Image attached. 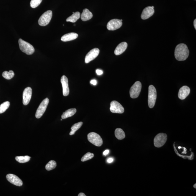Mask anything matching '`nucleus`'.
<instances>
[{
	"label": "nucleus",
	"instance_id": "obj_27",
	"mask_svg": "<svg viewBox=\"0 0 196 196\" xmlns=\"http://www.w3.org/2000/svg\"><path fill=\"white\" fill-rule=\"evenodd\" d=\"M10 106V103L9 101H6L0 105V114L5 112Z\"/></svg>",
	"mask_w": 196,
	"mask_h": 196
},
{
	"label": "nucleus",
	"instance_id": "obj_30",
	"mask_svg": "<svg viewBox=\"0 0 196 196\" xmlns=\"http://www.w3.org/2000/svg\"><path fill=\"white\" fill-rule=\"evenodd\" d=\"M96 73L98 75H102L103 74V71L102 70H96Z\"/></svg>",
	"mask_w": 196,
	"mask_h": 196
},
{
	"label": "nucleus",
	"instance_id": "obj_6",
	"mask_svg": "<svg viewBox=\"0 0 196 196\" xmlns=\"http://www.w3.org/2000/svg\"><path fill=\"white\" fill-rule=\"evenodd\" d=\"M52 16V12L48 10L40 17L38 20V24L40 26H45L47 25L51 21Z\"/></svg>",
	"mask_w": 196,
	"mask_h": 196
},
{
	"label": "nucleus",
	"instance_id": "obj_8",
	"mask_svg": "<svg viewBox=\"0 0 196 196\" xmlns=\"http://www.w3.org/2000/svg\"><path fill=\"white\" fill-rule=\"evenodd\" d=\"M49 102V99L46 98L41 103L36 113L35 117L37 118H40L43 115L46 111Z\"/></svg>",
	"mask_w": 196,
	"mask_h": 196
},
{
	"label": "nucleus",
	"instance_id": "obj_25",
	"mask_svg": "<svg viewBox=\"0 0 196 196\" xmlns=\"http://www.w3.org/2000/svg\"><path fill=\"white\" fill-rule=\"evenodd\" d=\"M15 74L13 71L10 70L9 72L4 71L2 73L3 77L7 80H10L14 76Z\"/></svg>",
	"mask_w": 196,
	"mask_h": 196
},
{
	"label": "nucleus",
	"instance_id": "obj_31",
	"mask_svg": "<svg viewBox=\"0 0 196 196\" xmlns=\"http://www.w3.org/2000/svg\"><path fill=\"white\" fill-rule=\"evenodd\" d=\"M90 83L93 84V85H96L97 84V81L95 80H92L90 81Z\"/></svg>",
	"mask_w": 196,
	"mask_h": 196
},
{
	"label": "nucleus",
	"instance_id": "obj_39",
	"mask_svg": "<svg viewBox=\"0 0 196 196\" xmlns=\"http://www.w3.org/2000/svg\"><path fill=\"white\" fill-rule=\"evenodd\" d=\"M62 118L61 119V121H62Z\"/></svg>",
	"mask_w": 196,
	"mask_h": 196
},
{
	"label": "nucleus",
	"instance_id": "obj_7",
	"mask_svg": "<svg viewBox=\"0 0 196 196\" xmlns=\"http://www.w3.org/2000/svg\"><path fill=\"white\" fill-rule=\"evenodd\" d=\"M141 88V83L139 81H136L130 89V97L132 98H137L140 93Z\"/></svg>",
	"mask_w": 196,
	"mask_h": 196
},
{
	"label": "nucleus",
	"instance_id": "obj_21",
	"mask_svg": "<svg viewBox=\"0 0 196 196\" xmlns=\"http://www.w3.org/2000/svg\"><path fill=\"white\" fill-rule=\"evenodd\" d=\"M80 17V13L79 12H76L73 13V14L67 18L66 21L75 23L79 19Z\"/></svg>",
	"mask_w": 196,
	"mask_h": 196
},
{
	"label": "nucleus",
	"instance_id": "obj_20",
	"mask_svg": "<svg viewBox=\"0 0 196 196\" xmlns=\"http://www.w3.org/2000/svg\"><path fill=\"white\" fill-rule=\"evenodd\" d=\"M76 109L75 108H72L69 109L64 112L62 116V119H65L68 117L73 116L76 112Z\"/></svg>",
	"mask_w": 196,
	"mask_h": 196
},
{
	"label": "nucleus",
	"instance_id": "obj_37",
	"mask_svg": "<svg viewBox=\"0 0 196 196\" xmlns=\"http://www.w3.org/2000/svg\"><path fill=\"white\" fill-rule=\"evenodd\" d=\"M151 7H152V8H153V9H154V6H151Z\"/></svg>",
	"mask_w": 196,
	"mask_h": 196
},
{
	"label": "nucleus",
	"instance_id": "obj_34",
	"mask_svg": "<svg viewBox=\"0 0 196 196\" xmlns=\"http://www.w3.org/2000/svg\"><path fill=\"white\" fill-rule=\"evenodd\" d=\"M78 196H86V195L85 194L81 192L78 195Z\"/></svg>",
	"mask_w": 196,
	"mask_h": 196
},
{
	"label": "nucleus",
	"instance_id": "obj_36",
	"mask_svg": "<svg viewBox=\"0 0 196 196\" xmlns=\"http://www.w3.org/2000/svg\"><path fill=\"white\" fill-rule=\"evenodd\" d=\"M196 184H195V185H194V188H195V189H196Z\"/></svg>",
	"mask_w": 196,
	"mask_h": 196
},
{
	"label": "nucleus",
	"instance_id": "obj_3",
	"mask_svg": "<svg viewBox=\"0 0 196 196\" xmlns=\"http://www.w3.org/2000/svg\"><path fill=\"white\" fill-rule=\"evenodd\" d=\"M157 91L156 88L153 85H150L149 87L148 103L149 107L150 108L154 107L157 99Z\"/></svg>",
	"mask_w": 196,
	"mask_h": 196
},
{
	"label": "nucleus",
	"instance_id": "obj_1",
	"mask_svg": "<svg viewBox=\"0 0 196 196\" xmlns=\"http://www.w3.org/2000/svg\"><path fill=\"white\" fill-rule=\"evenodd\" d=\"M189 51L185 44L181 43L177 45L175 50V56L177 60L184 61L189 56Z\"/></svg>",
	"mask_w": 196,
	"mask_h": 196
},
{
	"label": "nucleus",
	"instance_id": "obj_32",
	"mask_svg": "<svg viewBox=\"0 0 196 196\" xmlns=\"http://www.w3.org/2000/svg\"><path fill=\"white\" fill-rule=\"evenodd\" d=\"M113 161V159L112 158H110L107 159V162L108 163H112Z\"/></svg>",
	"mask_w": 196,
	"mask_h": 196
},
{
	"label": "nucleus",
	"instance_id": "obj_14",
	"mask_svg": "<svg viewBox=\"0 0 196 196\" xmlns=\"http://www.w3.org/2000/svg\"><path fill=\"white\" fill-rule=\"evenodd\" d=\"M61 83L62 85V92L64 96H67L70 93V89L69 88L68 79L66 76L64 75L62 76L61 79Z\"/></svg>",
	"mask_w": 196,
	"mask_h": 196
},
{
	"label": "nucleus",
	"instance_id": "obj_10",
	"mask_svg": "<svg viewBox=\"0 0 196 196\" xmlns=\"http://www.w3.org/2000/svg\"><path fill=\"white\" fill-rule=\"evenodd\" d=\"M123 25V22L118 19H113L108 23L107 28L110 31H114L120 29Z\"/></svg>",
	"mask_w": 196,
	"mask_h": 196
},
{
	"label": "nucleus",
	"instance_id": "obj_22",
	"mask_svg": "<svg viewBox=\"0 0 196 196\" xmlns=\"http://www.w3.org/2000/svg\"><path fill=\"white\" fill-rule=\"evenodd\" d=\"M115 136L119 140H122L125 137L124 132L121 128H117L115 130Z\"/></svg>",
	"mask_w": 196,
	"mask_h": 196
},
{
	"label": "nucleus",
	"instance_id": "obj_23",
	"mask_svg": "<svg viewBox=\"0 0 196 196\" xmlns=\"http://www.w3.org/2000/svg\"><path fill=\"white\" fill-rule=\"evenodd\" d=\"M83 124V123L82 122H80L74 124L71 128V131L70 133V135H73L74 134L75 132L81 127Z\"/></svg>",
	"mask_w": 196,
	"mask_h": 196
},
{
	"label": "nucleus",
	"instance_id": "obj_33",
	"mask_svg": "<svg viewBox=\"0 0 196 196\" xmlns=\"http://www.w3.org/2000/svg\"><path fill=\"white\" fill-rule=\"evenodd\" d=\"M109 153V150H105V151L103 152V155H104V156H106V155L108 154Z\"/></svg>",
	"mask_w": 196,
	"mask_h": 196
},
{
	"label": "nucleus",
	"instance_id": "obj_5",
	"mask_svg": "<svg viewBox=\"0 0 196 196\" xmlns=\"http://www.w3.org/2000/svg\"><path fill=\"white\" fill-rule=\"evenodd\" d=\"M167 135L165 133H159L156 136L154 139V146L158 148L163 146L167 142Z\"/></svg>",
	"mask_w": 196,
	"mask_h": 196
},
{
	"label": "nucleus",
	"instance_id": "obj_18",
	"mask_svg": "<svg viewBox=\"0 0 196 196\" xmlns=\"http://www.w3.org/2000/svg\"><path fill=\"white\" fill-rule=\"evenodd\" d=\"M78 37V34L76 33H69L62 36L61 38V40L64 42L70 41L77 38Z\"/></svg>",
	"mask_w": 196,
	"mask_h": 196
},
{
	"label": "nucleus",
	"instance_id": "obj_12",
	"mask_svg": "<svg viewBox=\"0 0 196 196\" xmlns=\"http://www.w3.org/2000/svg\"><path fill=\"white\" fill-rule=\"evenodd\" d=\"M32 95V89L31 87H28L24 89L23 94V103L27 106L29 103Z\"/></svg>",
	"mask_w": 196,
	"mask_h": 196
},
{
	"label": "nucleus",
	"instance_id": "obj_4",
	"mask_svg": "<svg viewBox=\"0 0 196 196\" xmlns=\"http://www.w3.org/2000/svg\"><path fill=\"white\" fill-rule=\"evenodd\" d=\"M88 139L89 142L97 146H101L103 144V140L99 135L95 132L89 133Z\"/></svg>",
	"mask_w": 196,
	"mask_h": 196
},
{
	"label": "nucleus",
	"instance_id": "obj_28",
	"mask_svg": "<svg viewBox=\"0 0 196 196\" xmlns=\"http://www.w3.org/2000/svg\"><path fill=\"white\" fill-rule=\"evenodd\" d=\"M94 155L93 153L88 152L85 154L83 157L81 158V161L82 162H85V161H87L92 159L93 158Z\"/></svg>",
	"mask_w": 196,
	"mask_h": 196
},
{
	"label": "nucleus",
	"instance_id": "obj_13",
	"mask_svg": "<svg viewBox=\"0 0 196 196\" xmlns=\"http://www.w3.org/2000/svg\"><path fill=\"white\" fill-rule=\"evenodd\" d=\"M7 181L12 184L18 186L23 185V182L16 175L13 174H9L6 175Z\"/></svg>",
	"mask_w": 196,
	"mask_h": 196
},
{
	"label": "nucleus",
	"instance_id": "obj_24",
	"mask_svg": "<svg viewBox=\"0 0 196 196\" xmlns=\"http://www.w3.org/2000/svg\"><path fill=\"white\" fill-rule=\"evenodd\" d=\"M31 159V157L26 156H17L15 159L17 162L20 163H24L29 162Z\"/></svg>",
	"mask_w": 196,
	"mask_h": 196
},
{
	"label": "nucleus",
	"instance_id": "obj_11",
	"mask_svg": "<svg viewBox=\"0 0 196 196\" xmlns=\"http://www.w3.org/2000/svg\"><path fill=\"white\" fill-rule=\"evenodd\" d=\"M100 53V50L98 48H94L93 49L90 50L88 53L85 56V63H88L98 57Z\"/></svg>",
	"mask_w": 196,
	"mask_h": 196
},
{
	"label": "nucleus",
	"instance_id": "obj_2",
	"mask_svg": "<svg viewBox=\"0 0 196 196\" xmlns=\"http://www.w3.org/2000/svg\"><path fill=\"white\" fill-rule=\"evenodd\" d=\"M20 49L22 52L28 55H32L34 52V49L32 45L21 39L18 41Z\"/></svg>",
	"mask_w": 196,
	"mask_h": 196
},
{
	"label": "nucleus",
	"instance_id": "obj_9",
	"mask_svg": "<svg viewBox=\"0 0 196 196\" xmlns=\"http://www.w3.org/2000/svg\"><path fill=\"white\" fill-rule=\"evenodd\" d=\"M110 106V109L113 113L122 114L124 112V109L118 102L116 101H112L111 103Z\"/></svg>",
	"mask_w": 196,
	"mask_h": 196
},
{
	"label": "nucleus",
	"instance_id": "obj_16",
	"mask_svg": "<svg viewBox=\"0 0 196 196\" xmlns=\"http://www.w3.org/2000/svg\"><path fill=\"white\" fill-rule=\"evenodd\" d=\"M190 89L189 87L184 86L180 89L178 94L179 98L181 100H184L190 93Z\"/></svg>",
	"mask_w": 196,
	"mask_h": 196
},
{
	"label": "nucleus",
	"instance_id": "obj_35",
	"mask_svg": "<svg viewBox=\"0 0 196 196\" xmlns=\"http://www.w3.org/2000/svg\"><path fill=\"white\" fill-rule=\"evenodd\" d=\"M194 28H195V29H196V19H195L194 20Z\"/></svg>",
	"mask_w": 196,
	"mask_h": 196
},
{
	"label": "nucleus",
	"instance_id": "obj_38",
	"mask_svg": "<svg viewBox=\"0 0 196 196\" xmlns=\"http://www.w3.org/2000/svg\"><path fill=\"white\" fill-rule=\"evenodd\" d=\"M121 20V21H122V22L123 21V20L121 19V20Z\"/></svg>",
	"mask_w": 196,
	"mask_h": 196
},
{
	"label": "nucleus",
	"instance_id": "obj_26",
	"mask_svg": "<svg viewBox=\"0 0 196 196\" xmlns=\"http://www.w3.org/2000/svg\"><path fill=\"white\" fill-rule=\"evenodd\" d=\"M57 164L56 161L54 160H51L45 166V169L48 171L53 170L55 168Z\"/></svg>",
	"mask_w": 196,
	"mask_h": 196
},
{
	"label": "nucleus",
	"instance_id": "obj_17",
	"mask_svg": "<svg viewBox=\"0 0 196 196\" xmlns=\"http://www.w3.org/2000/svg\"><path fill=\"white\" fill-rule=\"evenodd\" d=\"M128 47V44L125 42H122L118 45L114 51L116 55H119L124 52Z\"/></svg>",
	"mask_w": 196,
	"mask_h": 196
},
{
	"label": "nucleus",
	"instance_id": "obj_15",
	"mask_svg": "<svg viewBox=\"0 0 196 196\" xmlns=\"http://www.w3.org/2000/svg\"><path fill=\"white\" fill-rule=\"evenodd\" d=\"M154 13V10L151 6L146 7L142 12L141 18L143 20L148 19Z\"/></svg>",
	"mask_w": 196,
	"mask_h": 196
},
{
	"label": "nucleus",
	"instance_id": "obj_19",
	"mask_svg": "<svg viewBox=\"0 0 196 196\" xmlns=\"http://www.w3.org/2000/svg\"><path fill=\"white\" fill-rule=\"evenodd\" d=\"M93 16L92 12L89 11L88 9H85L83 10L81 16V18L83 21H86L90 20Z\"/></svg>",
	"mask_w": 196,
	"mask_h": 196
},
{
	"label": "nucleus",
	"instance_id": "obj_29",
	"mask_svg": "<svg viewBox=\"0 0 196 196\" xmlns=\"http://www.w3.org/2000/svg\"><path fill=\"white\" fill-rule=\"evenodd\" d=\"M42 1V0H31L30 2L31 7L32 8H35L40 5Z\"/></svg>",
	"mask_w": 196,
	"mask_h": 196
}]
</instances>
